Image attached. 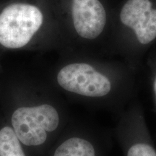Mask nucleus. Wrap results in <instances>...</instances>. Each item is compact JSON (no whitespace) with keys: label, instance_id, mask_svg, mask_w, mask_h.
Here are the masks:
<instances>
[{"label":"nucleus","instance_id":"nucleus-1","mask_svg":"<svg viewBox=\"0 0 156 156\" xmlns=\"http://www.w3.org/2000/svg\"><path fill=\"white\" fill-rule=\"evenodd\" d=\"M1 114L29 156H45L70 122L64 97L46 80L15 75L0 84Z\"/></svg>","mask_w":156,"mask_h":156},{"label":"nucleus","instance_id":"nucleus-2","mask_svg":"<svg viewBox=\"0 0 156 156\" xmlns=\"http://www.w3.org/2000/svg\"><path fill=\"white\" fill-rule=\"evenodd\" d=\"M64 54L46 78L64 98L116 115L136 98V73L127 64L103 62L79 52Z\"/></svg>","mask_w":156,"mask_h":156},{"label":"nucleus","instance_id":"nucleus-3","mask_svg":"<svg viewBox=\"0 0 156 156\" xmlns=\"http://www.w3.org/2000/svg\"><path fill=\"white\" fill-rule=\"evenodd\" d=\"M54 0L0 3V53L6 51L65 50Z\"/></svg>","mask_w":156,"mask_h":156},{"label":"nucleus","instance_id":"nucleus-4","mask_svg":"<svg viewBox=\"0 0 156 156\" xmlns=\"http://www.w3.org/2000/svg\"><path fill=\"white\" fill-rule=\"evenodd\" d=\"M67 6V23L62 26L66 44L64 52L72 51L76 44L85 50L100 41L108 23L106 11L100 0H68Z\"/></svg>","mask_w":156,"mask_h":156},{"label":"nucleus","instance_id":"nucleus-5","mask_svg":"<svg viewBox=\"0 0 156 156\" xmlns=\"http://www.w3.org/2000/svg\"><path fill=\"white\" fill-rule=\"evenodd\" d=\"M116 116L114 134L123 156H156V146L139 100L136 98Z\"/></svg>","mask_w":156,"mask_h":156},{"label":"nucleus","instance_id":"nucleus-6","mask_svg":"<svg viewBox=\"0 0 156 156\" xmlns=\"http://www.w3.org/2000/svg\"><path fill=\"white\" fill-rule=\"evenodd\" d=\"M110 140L95 126L73 119L45 156H109Z\"/></svg>","mask_w":156,"mask_h":156},{"label":"nucleus","instance_id":"nucleus-7","mask_svg":"<svg viewBox=\"0 0 156 156\" xmlns=\"http://www.w3.org/2000/svg\"><path fill=\"white\" fill-rule=\"evenodd\" d=\"M119 20L129 34L131 58L128 65L136 73L134 56L156 41V8L151 0H127L121 9Z\"/></svg>","mask_w":156,"mask_h":156},{"label":"nucleus","instance_id":"nucleus-8","mask_svg":"<svg viewBox=\"0 0 156 156\" xmlns=\"http://www.w3.org/2000/svg\"><path fill=\"white\" fill-rule=\"evenodd\" d=\"M0 156H29L12 128L0 113Z\"/></svg>","mask_w":156,"mask_h":156},{"label":"nucleus","instance_id":"nucleus-9","mask_svg":"<svg viewBox=\"0 0 156 156\" xmlns=\"http://www.w3.org/2000/svg\"><path fill=\"white\" fill-rule=\"evenodd\" d=\"M150 77V83H151V92L153 95L154 105H155L156 112V64L153 66L151 69V74Z\"/></svg>","mask_w":156,"mask_h":156},{"label":"nucleus","instance_id":"nucleus-10","mask_svg":"<svg viewBox=\"0 0 156 156\" xmlns=\"http://www.w3.org/2000/svg\"><path fill=\"white\" fill-rule=\"evenodd\" d=\"M2 54L0 53V84H1V74H2V64H1V56H2Z\"/></svg>","mask_w":156,"mask_h":156},{"label":"nucleus","instance_id":"nucleus-11","mask_svg":"<svg viewBox=\"0 0 156 156\" xmlns=\"http://www.w3.org/2000/svg\"><path fill=\"white\" fill-rule=\"evenodd\" d=\"M0 3H1V2H0Z\"/></svg>","mask_w":156,"mask_h":156}]
</instances>
